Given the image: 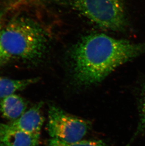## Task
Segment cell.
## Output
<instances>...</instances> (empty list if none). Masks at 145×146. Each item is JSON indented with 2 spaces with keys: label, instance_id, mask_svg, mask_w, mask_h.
Returning <instances> with one entry per match:
<instances>
[{
  "label": "cell",
  "instance_id": "obj_7",
  "mask_svg": "<svg viewBox=\"0 0 145 146\" xmlns=\"http://www.w3.org/2000/svg\"><path fill=\"white\" fill-rule=\"evenodd\" d=\"M28 102L23 98L13 94L0 102V112L3 117L13 121L18 118L28 108Z\"/></svg>",
  "mask_w": 145,
  "mask_h": 146
},
{
  "label": "cell",
  "instance_id": "obj_8",
  "mask_svg": "<svg viewBox=\"0 0 145 146\" xmlns=\"http://www.w3.org/2000/svg\"><path fill=\"white\" fill-rule=\"evenodd\" d=\"M38 80V78L14 80L0 76V100L24 90Z\"/></svg>",
  "mask_w": 145,
  "mask_h": 146
},
{
  "label": "cell",
  "instance_id": "obj_9",
  "mask_svg": "<svg viewBox=\"0 0 145 146\" xmlns=\"http://www.w3.org/2000/svg\"><path fill=\"white\" fill-rule=\"evenodd\" d=\"M138 106L140 121L134 137L137 136L138 134L145 133V80L140 86Z\"/></svg>",
  "mask_w": 145,
  "mask_h": 146
},
{
  "label": "cell",
  "instance_id": "obj_2",
  "mask_svg": "<svg viewBox=\"0 0 145 146\" xmlns=\"http://www.w3.org/2000/svg\"><path fill=\"white\" fill-rule=\"evenodd\" d=\"M47 44L43 28L27 17L13 18L1 29L0 47L4 61L10 58L38 60L45 53Z\"/></svg>",
  "mask_w": 145,
  "mask_h": 146
},
{
  "label": "cell",
  "instance_id": "obj_1",
  "mask_svg": "<svg viewBox=\"0 0 145 146\" xmlns=\"http://www.w3.org/2000/svg\"><path fill=\"white\" fill-rule=\"evenodd\" d=\"M145 53V42L134 43L103 34L88 35L72 47L73 80L81 87L95 85L116 68Z\"/></svg>",
  "mask_w": 145,
  "mask_h": 146
},
{
  "label": "cell",
  "instance_id": "obj_4",
  "mask_svg": "<svg viewBox=\"0 0 145 146\" xmlns=\"http://www.w3.org/2000/svg\"><path fill=\"white\" fill-rule=\"evenodd\" d=\"M90 128L89 121L49 105L47 128L51 138L66 143L76 142L82 140Z\"/></svg>",
  "mask_w": 145,
  "mask_h": 146
},
{
  "label": "cell",
  "instance_id": "obj_5",
  "mask_svg": "<svg viewBox=\"0 0 145 146\" xmlns=\"http://www.w3.org/2000/svg\"><path fill=\"white\" fill-rule=\"evenodd\" d=\"M40 136L14 128L8 123L0 124V146H39Z\"/></svg>",
  "mask_w": 145,
  "mask_h": 146
},
{
  "label": "cell",
  "instance_id": "obj_10",
  "mask_svg": "<svg viewBox=\"0 0 145 146\" xmlns=\"http://www.w3.org/2000/svg\"><path fill=\"white\" fill-rule=\"evenodd\" d=\"M47 146H107L102 140L81 141L72 143H66L58 139L51 138L48 141Z\"/></svg>",
  "mask_w": 145,
  "mask_h": 146
},
{
  "label": "cell",
  "instance_id": "obj_3",
  "mask_svg": "<svg viewBox=\"0 0 145 146\" xmlns=\"http://www.w3.org/2000/svg\"><path fill=\"white\" fill-rule=\"evenodd\" d=\"M69 4L99 26L115 31L126 29L125 0H67Z\"/></svg>",
  "mask_w": 145,
  "mask_h": 146
},
{
  "label": "cell",
  "instance_id": "obj_6",
  "mask_svg": "<svg viewBox=\"0 0 145 146\" xmlns=\"http://www.w3.org/2000/svg\"><path fill=\"white\" fill-rule=\"evenodd\" d=\"M43 103L39 102L26 110L16 120L9 124L13 127L25 132L34 134H40L44 122L42 112Z\"/></svg>",
  "mask_w": 145,
  "mask_h": 146
},
{
  "label": "cell",
  "instance_id": "obj_11",
  "mask_svg": "<svg viewBox=\"0 0 145 146\" xmlns=\"http://www.w3.org/2000/svg\"><path fill=\"white\" fill-rule=\"evenodd\" d=\"M1 18H2V14L1 11H0V35H1ZM4 61V59H3V53H2V51H1V48L0 47V62H2Z\"/></svg>",
  "mask_w": 145,
  "mask_h": 146
}]
</instances>
